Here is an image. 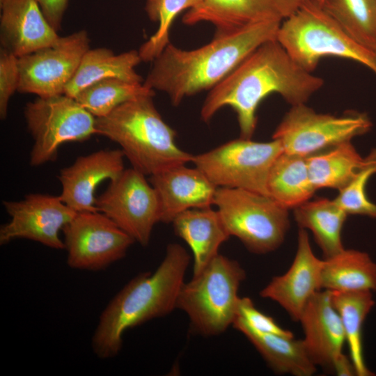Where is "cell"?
I'll list each match as a JSON object with an SVG mask.
<instances>
[{
  "label": "cell",
  "instance_id": "obj_8",
  "mask_svg": "<svg viewBox=\"0 0 376 376\" xmlns=\"http://www.w3.org/2000/svg\"><path fill=\"white\" fill-rule=\"evenodd\" d=\"M283 152L277 139L259 142L240 137L193 155L191 162L217 187L242 189L269 196V173Z\"/></svg>",
  "mask_w": 376,
  "mask_h": 376
},
{
  "label": "cell",
  "instance_id": "obj_16",
  "mask_svg": "<svg viewBox=\"0 0 376 376\" xmlns=\"http://www.w3.org/2000/svg\"><path fill=\"white\" fill-rule=\"evenodd\" d=\"M323 260L314 254L305 229L298 233L297 249L294 260L283 274L272 278L261 290V297L279 304L295 321L300 315L311 297L321 288Z\"/></svg>",
  "mask_w": 376,
  "mask_h": 376
},
{
  "label": "cell",
  "instance_id": "obj_11",
  "mask_svg": "<svg viewBox=\"0 0 376 376\" xmlns=\"http://www.w3.org/2000/svg\"><path fill=\"white\" fill-rule=\"evenodd\" d=\"M103 213L141 246L148 245L155 225L160 222V207L154 187L145 175L131 168L111 180L95 201Z\"/></svg>",
  "mask_w": 376,
  "mask_h": 376
},
{
  "label": "cell",
  "instance_id": "obj_14",
  "mask_svg": "<svg viewBox=\"0 0 376 376\" xmlns=\"http://www.w3.org/2000/svg\"><path fill=\"white\" fill-rule=\"evenodd\" d=\"M3 205L10 219L0 227L1 245L26 239L52 249H64L60 231L77 212L59 196L29 194L19 201H3Z\"/></svg>",
  "mask_w": 376,
  "mask_h": 376
},
{
  "label": "cell",
  "instance_id": "obj_29",
  "mask_svg": "<svg viewBox=\"0 0 376 376\" xmlns=\"http://www.w3.org/2000/svg\"><path fill=\"white\" fill-rule=\"evenodd\" d=\"M322 6L347 34L376 53V0H324Z\"/></svg>",
  "mask_w": 376,
  "mask_h": 376
},
{
  "label": "cell",
  "instance_id": "obj_35",
  "mask_svg": "<svg viewBox=\"0 0 376 376\" xmlns=\"http://www.w3.org/2000/svg\"><path fill=\"white\" fill-rule=\"evenodd\" d=\"M49 24L58 31L69 0H36Z\"/></svg>",
  "mask_w": 376,
  "mask_h": 376
},
{
  "label": "cell",
  "instance_id": "obj_1",
  "mask_svg": "<svg viewBox=\"0 0 376 376\" xmlns=\"http://www.w3.org/2000/svg\"><path fill=\"white\" fill-rule=\"evenodd\" d=\"M323 84L321 77L300 67L277 40H269L210 89L201 117L208 122L219 109L230 107L237 115L240 137L251 139L258 107L267 96L278 93L291 106L305 104Z\"/></svg>",
  "mask_w": 376,
  "mask_h": 376
},
{
  "label": "cell",
  "instance_id": "obj_3",
  "mask_svg": "<svg viewBox=\"0 0 376 376\" xmlns=\"http://www.w3.org/2000/svg\"><path fill=\"white\" fill-rule=\"evenodd\" d=\"M191 257L177 243L169 244L153 272L139 274L109 302L91 338L95 356L108 359L118 354L126 330L167 315L176 308Z\"/></svg>",
  "mask_w": 376,
  "mask_h": 376
},
{
  "label": "cell",
  "instance_id": "obj_18",
  "mask_svg": "<svg viewBox=\"0 0 376 376\" xmlns=\"http://www.w3.org/2000/svg\"><path fill=\"white\" fill-rule=\"evenodd\" d=\"M160 207V222L171 223L180 213L212 206L217 187L194 166H173L150 176Z\"/></svg>",
  "mask_w": 376,
  "mask_h": 376
},
{
  "label": "cell",
  "instance_id": "obj_5",
  "mask_svg": "<svg viewBox=\"0 0 376 376\" xmlns=\"http://www.w3.org/2000/svg\"><path fill=\"white\" fill-rule=\"evenodd\" d=\"M276 40L308 72L323 57L336 56L358 62L376 75V53L347 34L315 0H308L281 23Z\"/></svg>",
  "mask_w": 376,
  "mask_h": 376
},
{
  "label": "cell",
  "instance_id": "obj_9",
  "mask_svg": "<svg viewBox=\"0 0 376 376\" xmlns=\"http://www.w3.org/2000/svg\"><path fill=\"white\" fill-rule=\"evenodd\" d=\"M24 116L33 139L32 166L56 160L64 143L84 141L96 134L95 117L65 94L38 97L25 105Z\"/></svg>",
  "mask_w": 376,
  "mask_h": 376
},
{
  "label": "cell",
  "instance_id": "obj_37",
  "mask_svg": "<svg viewBox=\"0 0 376 376\" xmlns=\"http://www.w3.org/2000/svg\"><path fill=\"white\" fill-rule=\"evenodd\" d=\"M316 2H318L320 5L322 6L324 0H315Z\"/></svg>",
  "mask_w": 376,
  "mask_h": 376
},
{
  "label": "cell",
  "instance_id": "obj_22",
  "mask_svg": "<svg viewBox=\"0 0 376 376\" xmlns=\"http://www.w3.org/2000/svg\"><path fill=\"white\" fill-rule=\"evenodd\" d=\"M232 325L246 337L275 373L311 376L315 373L317 366L309 357L302 340L255 331L237 318Z\"/></svg>",
  "mask_w": 376,
  "mask_h": 376
},
{
  "label": "cell",
  "instance_id": "obj_34",
  "mask_svg": "<svg viewBox=\"0 0 376 376\" xmlns=\"http://www.w3.org/2000/svg\"><path fill=\"white\" fill-rule=\"evenodd\" d=\"M19 80L18 57L5 50L0 49V117L7 116L9 100L17 91Z\"/></svg>",
  "mask_w": 376,
  "mask_h": 376
},
{
  "label": "cell",
  "instance_id": "obj_13",
  "mask_svg": "<svg viewBox=\"0 0 376 376\" xmlns=\"http://www.w3.org/2000/svg\"><path fill=\"white\" fill-rule=\"evenodd\" d=\"M89 49L87 31L81 30L19 57L17 91L38 97L64 94L66 85Z\"/></svg>",
  "mask_w": 376,
  "mask_h": 376
},
{
  "label": "cell",
  "instance_id": "obj_32",
  "mask_svg": "<svg viewBox=\"0 0 376 376\" xmlns=\"http://www.w3.org/2000/svg\"><path fill=\"white\" fill-rule=\"evenodd\" d=\"M376 173V148L364 157L363 163L352 180L339 191L334 199L347 214H359L376 218V204L369 200L366 186L370 178Z\"/></svg>",
  "mask_w": 376,
  "mask_h": 376
},
{
  "label": "cell",
  "instance_id": "obj_7",
  "mask_svg": "<svg viewBox=\"0 0 376 376\" xmlns=\"http://www.w3.org/2000/svg\"><path fill=\"white\" fill-rule=\"evenodd\" d=\"M230 236L247 249L265 254L277 249L289 228L288 210L272 197L236 188L217 187L214 204Z\"/></svg>",
  "mask_w": 376,
  "mask_h": 376
},
{
  "label": "cell",
  "instance_id": "obj_26",
  "mask_svg": "<svg viewBox=\"0 0 376 376\" xmlns=\"http://www.w3.org/2000/svg\"><path fill=\"white\" fill-rule=\"evenodd\" d=\"M267 191L288 210L309 201L316 190L310 179L306 157L284 151L279 155L269 173Z\"/></svg>",
  "mask_w": 376,
  "mask_h": 376
},
{
  "label": "cell",
  "instance_id": "obj_28",
  "mask_svg": "<svg viewBox=\"0 0 376 376\" xmlns=\"http://www.w3.org/2000/svg\"><path fill=\"white\" fill-rule=\"evenodd\" d=\"M331 297L343 327L357 376L373 375L365 363L362 338L364 321L375 304L373 292L331 291Z\"/></svg>",
  "mask_w": 376,
  "mask_h": 376
},
{
  "label": "cell",
  "instance_id": "obj_19",
  "mask_svg": "<svg viewBox=\"0 0 376 376\" xmlns=\"http://www.w3.org/2000/svg\"><path fill=\"white\" fill-rule=\"evenodd\" d=\"M299 322L304 333L302 340L312 361L316 366L333 370L346 340L340 316L332 302L331 291L316 292L304 308Z\"/></svg>",
  "mask_w": 376,
  "mask_h": 376
},
{
  "label": "cell",
  "instance_id": "obj_20",
  "mask_svg": "<svg viewBox=\"0 0 376 376\" xmlns=\"http://www.w3.org/2000/svg\"><path fill=\"white\" fill-rule=\"evenodd\" d=\"M1 47L17 57L54 43L60 36L36 0H0Z\"/></svg>",
  "mask_w": 376,
  "mask_h": 376
},
{
  "label": "cell",
  "instance_id": "obj_30",
  "mask_svg": "<svg viewBox=\"0 0 376 376\" xmlns=\"http://www.w3.org/2000/svg\"><path fill=\"white\" fill-rule=\"evenodd\" d=\"M145 95H155V91L143 83L107 78L88 85L75 98L94 117L100 118L110 113L121 104Z\"/></svg>",
  "mask_w": 376,
  "mask_h": 376
},
{
  "label": "cell",
  "instance_id": "obj_10",
  "mask_svg": "<svg viewBox=\"0 0 376 376\" xmlns=\"http://www.w3.org/2000/svg\"><path fill=\"white\" fill-rule=\"evenodd\" d=\"M372 123L367 114L350 111L337 116L320 113L305 104L292 106L276 128L272 139L283 151L308 157L368 132Z\"/></svg>",
  "mask_w": 376,
  "mask_h": 376
},
{
  "label": "cell",
  "instance_id": "obj_36",
  "mask_svg": "<svg viewBox=\"0 0 376 376\" xmlns=\"http://www.w3.org/2000/svg\"><path fill=\"white\" fill-rule=\"evenodd\" d=\"M333 371L338 376L357 375L350 357H347L343 353L335 361Z\"/></svg>",
  "mask_w": 376,
  "mask_h": 376
},
{
  "label": "cell",
  "instance_id": "obj_6",
  "mask_svg": "<svg viewBox=\"0 0 376 376\" xmlns=\"http://www.w3.org/2000/svg\"><path fill=\"white\" fill-rule=\"evenodd\" d=\"M246 272L240 264L219 253L199 274L182 285L176 308L189 317L191 328L203 336H217L233 324Z\"/></svg>",
  "mask_w": 376,
  "mask_h": 376
},
{
  "label": "cell",
  "instance_id": "obj_12",
  "mask_svg": "<svg viewBox=\"0 0 376 376\" xmlns=\"http://www.w3.org/2000/svg\"><path fill=\"white\" fill-rule=\"evenodd\" d=\"M67 264L100 271L123 258L134 240L103 213L77 212L63 228Z\"/></svg>",
  "mask_w": 376,
  "mask_h": 376
},
{
  "label": "cell",
  "instance_id": "obj_27",
  "mask_svg": "<svg viewBox=\"0 0 376 376\" xmlns=\"http://www.w3.org/2000/svg\"><path fill=\"white\" fill-rule=\"evenodd\" d=\"M311 181L315 190L331 188L342 190L361 167L362 157L351 141L306 157Z\"/></svg>",
  "mask_w": 376,
  "mask_h": 376
},
{
  "label": "cell",
  "instance_id": "obj_21",
  "mask_svg": "<svg viewBox=\"0 0 376 376\" xmlns=\"http://www.w3.org/2000/svg\"><path fill=\"white\" fill-rule=\"evenodd\" d=\"M171 223L175 235L191 250L193 276L199 274L219 253V247L230 237L218 211L212 206L186 210Z\"/></svg>",
  "mask_w": 376,
  "mask_h": 376
},
{
  "label": "cell",
  "instance_id": "obj_25",
  "mask_svg": "<svg viewBox=\"0 0 376 376\" xmlns=\"http://www.w3.org/2000/svg\"><path fill=\"white\" fill-rule=\"evenodd\" d=\"M294 217L299 228L312 232L324 258L334 256L345 249L341 233L347 214L334 199L309 200L294 208Z\"/></svg>",
  "mask_w": 376,
  "mask_h": 376
},
{
  "label": "cell",
  "instance_id": "obj_24",
  "mask_svg": "<svg viewBox=\"0 0 376 376\" xmlns=\"http://www.w3.org/2000/svg\"><path fill=\"white\" fill-rule=\"evenodd\" d=\"M321 288L332 292H376V263L364 251L344 249L324 258Z\"/></svg>",
  "mask_w": 376,
  "mask_h": 376
},
{
  "label": "cell",
  "instance_id": "obj_23",
  "mask_svg": "<svg viewBox=\"0 0 376 376\" xmlns=\"http://www.w3.org/2000/svg\"><path fill=\"white\" fill-rule=\"evenodd\" d=\"M141 61L139 51L136 50L115 54L107 48L89 49L66 85L64 94L75 98L88 85L107 78L143 83V78L135 71Z\"/></svg>",
  "mask_w": 376,
  "mask_h": 376
},
{
  "label": "cell",
  "instance_id": "obj_2",
  "mask_svg": "<svg viewBox=\"0 0 376 376\" xmlns=\"http://www.w3.org/2000/svg\"><path fill=\"white\" fill-rule=\"evenodd\" d=\"M281 22H265L214 36L209 43L192 50L169 42L153 61L143 84L166 93L178 106L186 97L212 89L260 45L276 40Z\"/></svg>",
  "mask_w": 376,
  "mask_h": 376
},
{
  "label": "cell",
  "instance_id": "obj_4",
  "mask_svg": "<svg viewBox=\"0 0 376 376\" xmlns=\"http://www.w3.org/2000/svg\"><path fill=\"white\" fill-rule=\"evenodd\" d=\"M154 95L139 96L95 118L96 134L118 143L132 168L150 176L187 164L193 157L178 146L176 133L156 109Z\"/></svg>",
  "mask_w": 376,
  "mask_h": 376
},
{
  "label": "cell",
  "instance_id": "obj_17",
  "mask_svg": "<svg viewBox=\"0 0 376 376\" xmlns=\"http://www.w3.org/2000/svg\"><path fill=\"white\" fill-rule=\"evenodd\" d=\"M121 150H100L80 156L60 171L62 201L76 212H96L95 190L105 180L117 178L125 169Z\"/></svg>",
  "mask_w": 376,
  "mask_h": 376
},
{
  "label": "cell",
  "instance_id": "obj_15",
  "mask_svg": "<svg viewBox=\"0 0 376 376\" xmlns=\"http://www.w3.org/2000/svg\"><path fill=\"white\" fill-rule=\"evenodd\" d=\"M308 0H203L188 10L182 22H210L214 36L231 33L246 26L271 21L283 22Z\"/></svg>",
  "mask_w": 376,
  "mask_h": 376
},
{
  "label": "cell",
  "instance_id": "obj_33",
  "mask_svg": "<svg viewBox=\"0 0 376 376\" xmlns=\"http://www.w3.org/2000/svg\"><path fill=\"white\" fill-rule=\"evenodd\" d=\"M236 318L255 331L294 336L290 331L280 327L272 317L259 311L251 299L247 297L240 298Z\"/></svg>",
  "mask_w": 376,
  "mask_h": 376
},
{
  "label": "cell",
  "instance_id": "obj_31",
  "mask_svg": "<svg viewBox=\"0 0 376 376\" xmlns=\"http://www.w3.org/2000/svg\"><path fill=\"white\" fill-rule=\"evenodd\" d=\"M203 0H147L145 10L149 19L159 23L156 32L139 50L141 61H153L164 49L169 40V31L174 19L183 10L193 8Z\"/></svg>",
  "mask_w": 376,
  "mask_h": 376
}]
</instances>
